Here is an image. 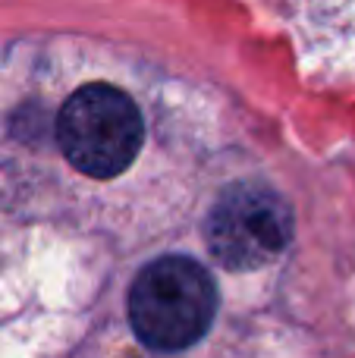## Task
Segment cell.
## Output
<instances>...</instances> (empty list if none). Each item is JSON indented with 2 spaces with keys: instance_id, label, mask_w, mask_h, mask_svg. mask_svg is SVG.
<instances>
[{
  "instance_id": "1",
  "label": "cell",
  "mask_w": 355,
  "mask_h": 358,
  "mask_svg": "<svg viewBox=\"0 0 355 358\" xmlns=\"http://www.w3.org/2000/svg\"><path fill=\"white\" fill-rule=\"evenodd\" d=\"M126 315L132 334L148 349L182 352L211 330L217 315V283L192 255H157L132 280Z\"/></svg>"
},
{
  "instance_id": "2",
  "label": "cell",
  "mask_w": 355,
  "mask_h": 358,
  "mask_svg": "<svg viewBox=\"0 0 355 358\" xmlns=\"http://www.w3.org/2000/svg\"><path fill=\"white\" fill-rule=\"evenodd\" d=\"M293 229L289 201L261 179H230L201 220L211 258L233 273L270 267L293 242Z\"/></svg>"
},
{
  "instance_id": "3",
  "label": "cell",
  "mask_w": 355,
  "mask_h": 358,
  "mask_svg": "<svg viewBox=\"0 0 355 358\" xmlns=\"http://www.w3.org/2000/svg\"><path fill=\"white\" fill-rule=\"evenodd\" d=\"M289 38L299 73L318 85H355V0H242Z\"/></svg>"
}]
</instances>
